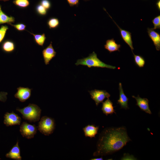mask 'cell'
Returning <instances> with one entry per match:
<instances>
[{
	"instance_id": "1",
	"label": "cell",
	"mask_w": 160,
	"mask_h": 160,
	"mask_svg": "<svg viewBox=\"0 0 160 160\" xmlns=\"http://www.w3.org/2000/svg\"><path fill=\"white\" fill-rule=\"evenodd\" d=\"M131 140L124 126L111 127L104 129L100 134L94 156L111 154L121 149Z\"/></svg>"
},
{
	"instance_id": "2",
	"label": "cell",
	"mask_w": 160,
	"mask_h": 160,
	"mask_svg": "<svg viewBox=\"0 0 160 160\" xmlns=\"http://www.w3.org/2000/svg\"><path fill=\"white\" fill-rule=\"evenodd\" d=\"M16 110L20 112L25 120L30 122H36L40 119L41 110L37 105L30 103L23 108H17Z\"/></svg>"
},
{
	"instance_id": "3",
	"label": "cell",
	"mask_w": 160,
	"mask_h": 160,
	"mask_svg": "<svg viewBox=\"0 0 160 160\" xmlns=\"http://www.w3.org/2000/svg\"><path fill=\"white\" fill-rule=\"evenodd\" d=\"M75 64L76 65H82L89 68L96 67L105 68L111 69L116 68L115 66L107 64L101 61L97 58V54L94 52L90 54L86 57L78 60Z\"/></svg>"
},
{
	"instance_id": "4",
	"label": "cell",
	"mask_w": 160,
	"mask_h": 160,
	"mask_svg": "<svg viewBox=\"0 0 160 160\" xmlns=\"http://www.w3.org/2000/svg\"><path fill=\"white\" fill-rule=\"evenodd\" d=\"M37 128L41 133L45 135L51 134L55 128L54 119L46 116L42 117L39 122Z\"/></svg>"
},
{
	"instance_id": "5",
	"label": "cell",
	"mask_w": 160,
	"mask_h": 160,
	"mask_svg": "<svg viewBox=\"0 0 160 160\" xmlns=\"http://www.w3.org/2000/svg\"><path fill=\"white\" fill-rule=\"evenodd\" d=\"M37 127L34 125L23 122L20 126V131L22 136L28 139L33 138L36 134Z\"/></svg>"
},
{
	"instance_id": "6",
	"label": "cell",
	"mask_w": 160,
	"mask_h": 160,
	"mask_svg": "<svg viewBox=\"0 0 160 160\" xmlns=\"http://www.w3.org/2000/svg\"><path fill=\"white\" fill-rule=\"evenodd\" d=\"M88 92L91 98L95 101L97 106L102 103L105 98H109L111 96L110 94L105 90L95 89Z\"/></svg>"
},
{
	"instance_id": "7",
	"label": "cell",
	"mask_w": 160,
	"mask_h": 160,
	"mask_svg": "<svg viewBox=\"0 0 160 160\" xmlns=\"http://www.w3.org/2000/svg\"><path fill=\"white\" fill-rule=\"evenodd\" d=\"M4 124L7 127L20 124L21 119L13 111L9 113L6 112L4 116Z\"/></svg>"
},
{
	"instance_id": "8",
	"label": "cell",
	"mask_w": 160,
	"mask_h": 160,
	"mask_svg": "<svg viewBox=\"0 0 160 160\" xmlns=\"http://www.w3.org/2000/svg\"><path fill=\"white\" fill-rule=\"evenodd\" d=\"M32 89L28 87H20L17 88V92L15 94V98L19 100L20 101L23 102L29 99L31 95Z\"/></svg>"
},
{
	"instance_id": "9",
	"label": "cell",
	"mask_w": 160,
	"mask_h": 160,
	"mask_svg": "<svg viewBox=\"0 0 160 160\" xmlns=\"http://www.w3.org/2000/svg\"><path fill=\"white\" fill-rule=\"evenodd\" d=\"M52 42H51L49 45L42 51L43 57L46 65L49 64L50 60L56 55V52L55 51L52 46Z\"/></svg>"
},
{
	"instance_id": "10",
	"label": "cell",
	"mask_w": 160,
	"mask_h": 160,
	"mask_svg": "<svg viewBox=\"0 0 160 160\" xmlns=\"http://www.w3.org/2000/svg\"><path fill=\"white\" fill-rule=\"evenodd\" d=\"M132 97L136 101V105H137L142 111L150 114H152L149 108V100L148 99L142 98L140 97L139 95L137 97H135L134 95L132 96Z\"/></svg>"
},
{
	"instance_id": "11",
	"label": "cell",
	"mask_w": 160,
	"mask_h": 160,
	"mask_svg": "<svg viewBox=\"0 0 160 160\" xmlns=\"http://www.w3.org/2000/svg\"><path fill=\"white\" fill-rule=\"evenodd\" d=\"M119 97L117 100V103L120 106L121 108L127 110L129 109L128 105L129 98L124 93L121 83L119 84Z\"/></svg>"
},
{
	"instance_id": "12",
	"label": "cell",
	"mask_w": 160,
	"mask_h": 160,
	"mask_svg": "<svg viewBox=\"0 0 160 160\" xmlns=\"http://www.w3.org/2000/svg\"><path fill=\"white\" fill-rule=\"evenodd\" d=\"M108 15L119 29L121 36L123 40L129 45L132 52V50L134 49V48L133 46L131 33L128 31L122 29L112 19L110 15L109 14Z\"/></svg>"
},
{
	"instance_id": "13",
	"label": "cell",
	"mask_w": 160,
	"mask_h": 160,
	"mask_svg": "<svg viewBox=\"0 0 160 160\" xmlns=\"http://www.w3.org/2000/svg\"><path fill=\"white\" fill-rule=\"evenodd\" d=\"M148 36L153 41L156 49L157 51L160 50V35L155 31L153 28H147Z\"/></svg>"
},
{
	"instance_id": "14",
	"label": "cell",
	"mask_w": 160,
	"mask_h": 160,
	"mask_svg": "<svg viewBox=\"0 0 160 160\" xmlns=\"http://www.w3.org/2000/svg\"><path fill=\"white\" fill-rule=\"evenodd\" d=\"M5 156L7 158L15 160H21L22 159L18 141L12 147L10 151L6 154Z\"/></svg>"
},
{
	"instance_id": "15",
	"label": "cell",
	"mask_w": 160,
	"mask_h": 160,
	"mask_svg": "<svg viewBox=\"0 0 160 160\" xmlns=\"http://www.w3.org/2000/svg\"><path fill=\"white\" fill-rule=\"evenodd\" d=\"M99 126H95L94 124H88L83 128L84 135L86 137H89L92 138L95 137L97 134Z\"/></svg>"
},
{
	"instance_id": "16",
	"label": "cell",
	"mask_w": 160,
	"mask_h": 160,
	"mask_svg": "<svg viewBox=\"0 0 160 160\" xmlns=\"http://www.w3.org/2000/svg\"><path fill=\"white\" fill-rule=\"evenodd\" d=\"M113 105V103L109 98H108L105 101L103 102L101 110L103 113L107 116L109 114H112L114 113H116Z\"/></svg>"
},
{
	"instance_id": "17",
	"label": "cell",
	"mask_w": 160,
	"mask_h": 160,
	"mask_svg": "<svg viewBox=\"0 0 160 160\" xmlns=\"http://www.w3.org/2000/svg\"><path fill=\"white\" fill-rule=\"evenodd\" d=\"M104 47L105 48L111 53L117 51H120L119 48L121 45L116 43L114 39H112L107 40Z\"/></svg>"
},
{
	"instance_id": "18",
	"label": "cell",
	"mask_w": 160,
	"mask_h": 160,
	"mask_svg": "<svg viewBox=\"0 0 160 160\" xmlns=\"http://www.w3.org/2000/svg\"><path fill=\"white\" fill-rule=\"evenodd\" d=\"M1 49L3 51L7 53L13 52L15 49V45L12 41L7 40L4 41L1 44Z\"/></svg>"
},
{
	"instance_id": "19",
	"label": "cell",
	"mask_w": 160,
	"mask_h": 160,
	"mask_svg": "<svg viewBox=\"0 0 160 160\" xmlns=\"http://www.w3.org/2000/svg\"><path fill=\"white\" fill-rule=\"evenodd\" d=\"M15 18L13 17L9 16L5 14L2 11L1 6L0 5V25L14 23Z\"/></svg>"
},
{
	"instance_id": "20",
	"label": "cell",
	"mask_w": 160,
	"mask_h": 160,
	"mask_svg": "<svg viewBox=\"0 0 160 160\" xmlns=\"http://www.w3.org/2000/svg\"><path fill=\"white\" fill-rule=\"evenodd\" d=\"M28 32L33 36L35 41L38 45L43 46L46 38L44 33L41 34H36L30 32Z\"/></svg>"
},
{
	"instance_id": "21",
	"label": "cell",
	"mask_w": 160,
	"mask_h": 160,
	"mask_svg": "<svg viewBox=\"0 0 160 160\" xmlns=\"http://www.w3.org/2000/svg\"><path fill=\"white\" fill-rule=\"evenodd\" d=\"M133 54L136 64L139 67H143L145 64V60L144 58L140 55H135L133 53Z\"/></svg>"
},
{
	"instance_id": "22",
	"label": "cell",
	"mask_w": 160,
	"mask_h": 160,
	"mask_svg": "<svg viewBox=\"0 0 160 160\" xmlns=\"http://www.w3.org/2000/svg\"><path fill=\"white\" fill-rule=\"evenodd\" d=\"M13 3L15 5L23 8L27 7L30 4L28 0H14Z\"/></svg>"
},
{
	"instance_id": "23",
	"label": "cell",
	"mask_w": 160,
	"mask_h": 160,
	"mask_svg": "<svg viewBox=\"0 0 160 160\" xmlns=\"http://www.w3.org/2000/svg\"><path fill=\"white\" fill-rule=\"evenodd\" d=\"M47 23L50 29L58 27L59 22L57 18H52L48 20Z\"/></svg>"
},
{
	"instance_id": "24",
	"label": "cell",
	"mask_w": 160,
	"mask_h": 160,
	"mask_svg": "<svg viewBox=\"0 0 160 160\" xmlns=\"http://www.w3.org/2000/svg\"><path fill=\"white\" fill-rule=\"evenodd\" d=\"M8 29L7 25H2L0 28V43L4 38L6 32Z\"/></svg>"
},
{
	"instance_id": "25",
	"label": "cell",
	"mask_w": 160,
	"mask_h": 160,
	"mask_svg": "<svg viewBox=\"0 0 160 160\" xmlns=\"http://www.w3.org/2000/svg\"><path fill=\"white\" fill-rule=\"evenodd\" d=\"M36 9L37 13L41 15H44L47 14V9L41 4L38 5Z\"/></svg>"
},
{
	"instance_id": "26",
	"label": "cell",
	"mask_w": 160,
	"mask_h": 160,
	"mask_svg": "<svg viewBox=\"0 0 160 160\" xmlns=\"http://www.w3.org/2000/svg\"><path fill=\"white\" fill-rule=\"evenodd\" d=\"M152 22L154 25V30L160 28V15L155 17L152 20Z\"/></svg>"
},
{
	"instance_id": "27",
	"label": "cell",
	"mask_w": 160,
	"mask_h": 160,
	"mask_svg": "<svg viewBox=\"0 0 160 160\" xmlns=\"http://www.w3.org/2000/svg\"><path fill=\"white\" fill-rule=\"evenodd\" d=\"M13 27L19 31H23L25 30L26 26L23 23H18L16 24H12L11 23L8 24Z\"/></svg>"
},
{
	"instance_id": "28",
	"label": "cell",
	"mask_w": 160,
	"mask_h": 160,
	"mask_svg": "<svg viewBox=\"0 0 160 160\" xmlns=\"http://www.w3.org/2000/svg\"><path fill=\"white\" fill-rule=\"evenodd\" d=\"M40 3V4L46 9H49L51 7V3L49 0H42Z\"/></svg>"
},
{
	"instance_id": "29",
	"label": "cell",
	"mask_w": 160,
	"mask_h": 160,
	"mask_svg": "<svg viewBox=\"0 0 160 160\" xmlns=\"http://www.w3.org/2000/svg\"><path fill=\"white\" fill-rule=\"evenodd\" d=\"M8 93L7 92H0V101L4 102H5L7 99V95Z\"/></svg>"
},
{
	"instance_id": "30",
	"label": "cell",
	"mask_w": 160,
	"mask_h": 160,
	"mask_svg": "<svg viewBox=\"0 0 160 160\" xmlns=\"http://www.w3.org/2000/svg\"><path fill=\"white\" fill-rule=\"evenodd\" d=\"M68 3L71 6L77 5L79 2V0H67Z\"/></svg>"
},
{
	"instance_id": "31",
	"label": "cell",
	"mask_w": 160,
	"mask_h": 160,
	"mask_svg": "<svg viewBox=\"0 0 160 160\" xmlns=\"http://www.w3.org/2000/svg\"><path fill=\"white\" fill-rule=\"evenodd\" d=\"M157 7L158 9L160 10V0H159L156 3Z\"/></svg>"
},
{
	"instance_id": "32",
	"label": "cell",
	"mask_w": 160,
	"mask_h": 160,
	"mask_svg": "<svg viewBox=\"0 0 160 160\" xmlns=\"http://www.w3.org/2000/svg\"><path fill=\"white\" fill-rule=\"evenodd\" d=\"M90 160H103V156H101V157H100V158H94L91 159Z\"/></svg>"
},
{
	"instance_id": "33",
	"label": "cell",
	"mask_w": 160,
	"mask_h": 160,
	"mask_svg": "<svg viewBox=\"0 0 160 160\" xmlns=\"http://www.w3.org/2000/svg\"><path fill=\"white\" fill-rule=\"evenodd\" d=\"M0 1H8L9 0H0Z\"/></svg>"
}]
</instances>
